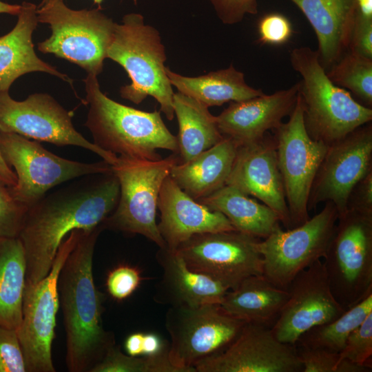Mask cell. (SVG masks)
Wrapping results in <instances>:
<instances>
[{"label":"cell","mask_w":372,"mask_h":372,"mask_svg":"<svg viewBox=\"0 0 372 372\" xmlns=\"http://www.w3.org/2000/svg\"><path fill=\"white\" fill-rule=\"evenodd\" d=\"M347 210L372 215V171L362 178L351 190Z\"/></svg>","instance_id":"42"},{"label":"cell","mask_w":372,"mask_h":372,"mask_svg":"<svg viewBox=\"0 0 372 372\" xmlns=\"http://www.w3.org/2000/svg\"><path fill=\"white\" fill-rule=\"evenodd\" d=\"M372 312L349 336L345 346L339 353L340 360L371 367Z\"/></svg>","instance_id":"34"},{"label":"cell","mask_w":372,"mask_h":372,"mask_svg":"<svg viewBox=\"0 0 372 372\" xmlns=\"http://www.w3.org/2000/svg\"><path fill=\"white\" fill-rule=\"evenodd\" d=\"M226 185L258 198L278 214L285 227L291 228L273 136L267 133L257 141L238 147Z\"/></svg>","instance_id":"19"},{"label":"cell","mask_w":372,"mask_h":372,"mask_svg":"<svg viewBox=\"0 0 372 372\" xmlns=\"http://www.w3.org/2000/svg\"><path fill=\"white\" fill-rule=\"evenodd\" d=\"M288 296L287 289L276 287L263 275H256L229 290L220 304L227 313L245 322L271 328Z\"/></svg>","instance_id":"26"},{"label":"cell","mask_w":372,"mask_h":372,"mask_svg":"<svg viewBox=\"0 0 372 372\" xmlns=\"http://www.w3.org/2000/svg\"><path fill=\"white\" fill-rule=\"evenodd\" d=\"M290 61L302 78L299 94L304 125L311 138L329 145L371 121L372 109L331 81L317 50L309 47L294 48Z\"/></svg>","instance_id":"5"},{"label":"cell","mask_w":372,"mask_h":372,"mask_svg":"<svg viewBox=\"0 0 372 372\" xmlns=\"http://www.w3.org/2000/svg\"><path fill=\"white\" fill-rule=\"evenodd\" d=\"M142 277L138 269L127 265H121L107 274L106 287L110 295L117 300L130 296L138 288Z\"/></svg>","instance_id":"37"},{"label":"cell","mask_w":372,"mask_h":372,"mask_svg":"<svg viewBox=\"0 0 372 372\" xmlns=\"http://www.w3.org/2000/svg\"><path fill=\"white\" fill-rule=\"evenodd\" d=\"M26 260L19 238L0 236V326L17 331L22 320Z\"/></svg>","instance_id":"30"},{"label":"cell","mask_w":372,"mask_h":372,"mask_svg":"<svg viewBox=\"0 0 372 372\" xmlns=\"http://www.w3.org/2000/svg\"><path fill=\"white\" fill-rule=\"evenodd\" d=\"M143 333L136 332L127 337L124 343L127 354L132 356L143 355Z\"/></svg>","instance_id":"44"},{"label":"cell","mask_w":372,"mask_h":372,"mask_svg":"<svg viewBox=\"0 0 372 372\" xmlns=\"http://www.w3.org/2000/svg\"><path fill=\"white\" fill-rule=\"evenodd\" d=\"M338 218L335 205L327 201L323 209L300 225L283 231L280 227L259 241L263 276L287 290L293 278L324 258Z\"/></svg>","instance_id":"12"},{"label":"cell","mask_w":372,"mask_h":372,"mask_svg":"<svg viewBox=\"0 0 372 372\" xmlns=\"http://www.w3.org/2000/svg\"><path fill=\"white\" fill-rule=\"evenodd\" d=\"M196 372H300L302 366L293 345L280 342L271 328L246 322L221 352L195 366Z\"/></svg>","instance_id":"18"},{"label":"cell","mask_w":372,"mask_h":372,"mask_svg":"<svg viewBox=\"0 0 372 372\" xmlns=\"http://www.w3.org/2000/svg\"><path fill=\"white\" fill-rule=\"evenodd\" d=\"M287 123L275 129L278 165L281 174L291 228L309 218L308 200L311 187L329 145L313 140L307 132L298 93Z\"/></svg>","instance_id":"13"},{"label":"cell","mask_w":372,"mask_h":372,"mask_svg":"<svg viewBox=\"0 0 372 372\" xmlns=\"http://www.w3.org/2000/svg\"><path fill=\"white\" fill-rule=\"evenodd\" d=\"M89 110L85 125L100 148L142 160L161 158L159 149L178 153L177 137L164 123L159 111L145 112L121 104L102 92L97 76L83 80Z\"/></svg>","instance_id":"3"},{"label":"cell","mask_w":372,"mask_h":372,"mask_svg":"<svg viewBox=\"0 0 372 372\" xmlns=\"http://www.w3.org/2000/svg\"><path fill=\"white\" fill-rule=\"evenodd\" d=\"M312 26L318 43L320 61L326 69L349 50L356 0H290Z\"/></svg>","instance_id":"24"},{"label":"cell","mask_w":372,"mask_h":372,"mask_svg":"<svg viewBox=\"0 0 372 372\" xmlns=\"http://www.w3.org/2000/svg\"><path fill=\"white\" fill-rule=\"evenodd\" d=\"M57 0H41L40 3L39 4L38 7L41 6L44 4H46L48 3ZM94 3L97 4L99 7L101 6V3H103V0H93Z\"/></svg>","instance_id":"48"},{"label":"cell","mask_w":372,"mask_h":372,"mask_svg":"<svg viewBox=\"0 0 372 372\" xmlns=\"http://www.w3.org/2000/svg\"><path fill=\"white\" fill-rule=\"evenodd\" d=\"M287 291L288 298L271 327L281 342L294 346L304 333L346 311L334 298L320 260L300 272Z\"/></svg>","instance_id":"17"},{"label":"cell","mask_w":372,"mask_h":372,"mask_svg":"<svg viewBox=\"0 0 372 372\" xmlns=\"http://www.w3.org/2000/svg\"><path fill=\"white\" fill-rule=\"evenodd\" d=\"M0 132L58 146L80 147L112 165L118 157L87 140L74 128L71 114L46 93L32 94L25 100L17 101L12 99L9 91L0 92Z\"/></svg>","instance_id":"15"},{"label":"cell","mask_w":372,"mask_h":372,"mask_svg":"<svg viewBox=\"0 0 372 372\" xmlns=\"http://www.w3.org/2000/svg\"><path fill=\"white\" fill-rule=\"evenodd\" d=\"M119 194L112 171L82 176L29 207L18 237L25 251V281L34 283L44 278L64 238L74 229L101 225L116 208Z\"/></svg>","instance_id":"1"},{"label":"cell","mask_w":372,"mask_h":372,"mask_svg":"<svg viewBox=\"0 0 372 372\" xmlns=\"http://www.w3.org/2000/svg\"><path fill=\"white\" fill-rule=\"evenodd\" d=\"M372 312V293L347 309L341 316L327 323L316 326L298 340L300 347L322 349L340 353L350 334Z\"/></svg>","instance_id":"31"},{"label":"cell","mask_w":372,"mask_h":372,"mask_svg":"<svg viewBox=\"0 0 372 372\" xmlns=\"http://www.w3.org/2000/svg\"><path fill=\"white\" fill-rule=\"evenodd\" d=\"M39 23L48 24L51 35L38 50L76 64L98 76L112 39L116 22L99 9L72 10L63 0L37 6Z\"/></svg>","instance_id":"6"},{"label":"cell","mask_w":372,"mask_h":372,"mask_svg":"<svg viewBox=\"0 0 372 372\" xmlns=\"http://www.w3.org/2000/svg\"><path fill=\"white\" fill-rule=\"evenodd\" d=\"M165 319L171 338L169 358L183 372H196L198 362L223 351L246 323L220 304L169 307Z\"/></svg>","instance_id":"11"},{"label":"cell","mask_w":372,"mask_h":372,"mask_svg":"<svg viewBox=\"0 0 372 372\" xmlns=\"http://www.w3.org/2000/svg\"><path fill=\"white\" fill-rule=\"evenodd\" d=\"M372 171L371 122L329 145L314 178L308 200L311 210L322 202H332L338 216L347 211L354 186Z\"/></svg>","instance_id":"16"},{"label":"cell","mask_w":372,"mask_h":372,"mask_svg":"<svg viewBox=\"0 0 372 372\" xmlns=\"http://www.w3.org/2000/svg\"><path fill=\"white\" fill-rule=\"evenodd\" d=\"M21 6L10 4L0 0V14H8L17 16L21 11Z\"/></svg>","instance_id":"47"},{"label":"cell","mask_w":372,"mask_h":372,"mask_svg":"<svg viewBox=\"0 0 372 372\" xmlns=\"http://www.w3.org/2000/svg\"><path fill=\"white\" fill-rule=\"evenodd\" d=\"M156 259L163 269L154 296L159 304L169 307L220 304L229 291L210 277L190 269L176 250L160 248Z\"/></svg>","instance_id":"22"},{"label":"cell","mask_w":372,"mask_h":372,"mask_svg":"<svg viewBox=\"0 0 372 372\" xmlns=\"http://www.w3.org/2000/svg\"><path fill=\"white\" fill-rule=\"evenodd\" d=\"M297 354L302 372H335L339 353L322 349L299 347Z\"/></svg>","instance_id":"39"},{"label":"cell","mask_w":372,"mask_h":372,"mask_svg":"<svg viewBox=\"0 0 372 372\" xmlns=\"http://www.w3.org/2000/svg\"><path fill=\"white\" fill-rule=\"evenodd\" d=\"M81 229L72 231L63 240L49 273L34 283L25 281L22 320L17 333L27 372H55L52 346L59 309L58 279L61 269L75 247Z\"/></svg>","instance_id":"9"},{"label":"cell","mask_w":372,"mask_h":372,"mask_svg":"<svg viewBox=\"0 0 372 372\" xmlns=\"http://www.w3.org/2000/svg\"><path fill=\"white\" fill-rule=\"evenodd\" d=\"M169 347L154 355L132 356L116 344L90 372H183L168 355Z\"/></svg>","instance_id":"33"},{"label":"cell","mask_w":372,"mask_h":372,"mask_svg":"<svg viewBox=\"0 0 372 372\" xmlns=\"http://www.w3.org/2000/svg\"><path fill=\"white\" fill-rule=\"evenodd\" d=\"M169 347L167 342L153 333H144L143 342V355H154L160 353Z\"/></svg>","instance_id":"43"},{"label":"cell","mask_w":372,"mask_h":372,"mask_svg":"<svg viewBox=\"0 0 372 372\" xmlns=\"http://www.w3.org/2000/svg\"><path fill=\"white\" fill-rule=\"evenodd\" d=\"M173 108L178 123L179 163L190 161L224 138L216 116L197 100L178 92L173 96Z\"/></svg>","instance_id":"29"},{"label":"cell","mask_w":372,"mask_h":372,"mask_svg":"<svg viewBox=\"0 0 372 372\" xmlns=\"http://www.w3.org/2000/svg\"><path fill=\"white\" fill-rule=\"evenodd\" d=\"M0 181L5 185L9 187H14L17 185V177L16 174L11 169L0 152Z\"/></svg>","instance_id":"45"},{"label":"cell","mask_w":372,"mask_h":372,"mask_svg":"<svg viewBox=\"0 0 372 372\" xmlns=\"http://www.w3.org/2000/svg\"><path fill=\"white\" fill-rule=\"evenodd\" d=\"M0 152L16 171L17 185L8 187L11 194L28 207L66 181L112 171V165L104 160L92 163L68 160L15 133L0 132Z\"/></svg>","instance_id":"10"},{"label":"cell","mask_w":372,"mask_h":372,"mask_svg":"<svg viewBox=\"0 0 372 372\" xmlns=\"http://www.w3.org/2000/svg\"><path fill=\"white\" fill-rule=\"evenodd\" d=\"M372 367L359 364L347 360H340L335 372H369Z\"/></svg>","instance_id":"46"},{"label":"cell","mask_w":372,"mask_h":372,"mask_svg":"<svg viewBox=\"0 0 372 372\" xmlns=\"http://www.w3.org/2000/svg\"><path fill=\"white\" fill-rule=\"evenodd\" d=\"M21 6L15 26L0 37V92L9 91L17 79L32 72L48 73L72 85L73 80L68 75L36 54L32 38L39 23L37 6L29 1Z\"/></svg>","instance_id":"23"},{"label":"cell","mask_w":372,"mask_h":372,"mask_svg":"<svg viewBox=\"0 0 372 372\" xmlns=\"http://www.w3.org/2000/svg\"><path fill=\"white\" fill-rule=\"evenodd\" d=\"M258 41L263 44L280 45L291 37L293 30L289 20L280 13L262 17L258 24Z\"/></svg>","instance_id":"38"},{"label":"cell","mask_w":372,"mask_h":372,"mask_svg":"<svg viewBox=\"0 0 372 372\" xmlns=\"http://www.w3.org/2000/svg\"><path fill=\"white\" fill-rule=\"evenodd\" d=\"M323 265L331 292L344 309L372 293V215L338 216Z\"/></svg>","instance_id":"8"},{"label":"cell","mask_w":372,"mask_h":372,"mask_svg":"<svg viewBox=\"0 0 372 372\" xmlns=\"http://www.w3.org/2000/svg\"><path fill=\"white\" fill-rule=\"evenodd\" d=\"M348 50L372 59V18L355 12Z\"/></svg>","instance_id":"41"},{"label":"cell","mask_w":372,"mask_h":372,"mask_svg":"<svg viewBox=\"0 0 372 372\" xmlns=\"http://www.w3.org/2000/svg\"><path fill=\"white\" fill-rule=\"evenodd\" d=\"M178 162L175 153L156 161L118 156L112 169L119 183V198L101 224L104 229L140 234L166 247L156 222L157 202L165 179Z\"/></svg>","instance_id":"7"},{"label":"cell","mask_w":372,"mask_h":372,"mask_svg":"<svg viewBox=\"0 0 372 372\" xmlns=\"http://www.w3.org/2000/svg\"><path fill=\"white\" fill-rule=\"evenodd\" d=\"M107 58L121 65L131 83L120 88L121 96L139 104L152 96L161 111L172 121L174 117L172 85L165 72L166 53L159 32L145 23L139 13H128L116 23Z\"/></svg>","instance_id":"4"},{"label":"cell","mask_w":372,"mask_h":372,"mask_svg":"<svg viewBox=\"0 0 372 372\" xmlns=\"http://www.w3.org/2000/svg\"><path fill=\"white\" fill-rule=\"evenodd\" d=\"M197 201L225 215L236 231L258 238H267L280 227L273 209L230 185Z\"/></svg>","instance_id":"28"},{"label":"cell","mask_w":372,"mask_h":372,"mask_svg":"<svg viewBox=\"0 0 372 372\" xmlns=\"http://www.w3.org/2000/svg\"><path fill=\"white\" fill-rule=\"evenodd\" d=\"M299 93V82L271 94L231 102L216 116L221 134L238 145L257 141L275 130L293 111Z\"/></svg>","instance_id":"20"},{"label":"cell","mask_w":372,"mask_h":372,"mask_svg":"<svg viewBox=\"0 0 372 372\" xmlns=\"http://www.w3.org/2000/svg\"><path fill=\"white\" fill-rule=\"evenodd\" d=\"M212 5L218 17L227 25L240 22L247 14L258 12L256 0H208Z\"/></svg>","instance_id":"40"},{"label":"cell","mask_w":372,"mask_h":372,"mask_svg":"<svg viewBox=\"0 0 372 372\" xmlns=\"http://www.w3.org/2000/svg\"><path fill=\"white\" fill-rule=\"evenodd\" d=\"M165 72L171 85L178 92L197 100L208 107L220 106L227 102L244 101L264 94L261 90L247 85L244 74L233 65L196 77L180 75L167 67Z\"/></svg>","instance_id":"27"},{"label":"cell","mask_w":372,"mask_h":372,"mask_svg":"<svg viewBox=\"0 0 372 372\" xmlns=\"http://www.w3.org/2000/svg\"><path fill=\"white\" fill-rule=\"evenodd\" d=\"M0 372H27L17 331L0 326Z\"/></svg>","instance_id":"36"},{"label":"cell","mask_w":372,"mask_h":372,"mask_svg":"<svg viewBox=\"0 0 372 372\" xmlns=\"http://www.w3.org/2000/svg\"><path fill=\"white\" fill-rule=\"evenodd\" d=\"M239 145L225 137L185 163H177L169 176L187 194L199 200L226 185Z\"/></svg>","instance_id":"25"},{"label":"cell","mask_w":372,"mask_h":372,"mask_svg":"<svg viewBox=\"0 0 372 372\" xmlns=\"http://www.w3.org/2000/svg\"><path fill=\"white\" fill-rule=\"evenodd\" d=\"M260 238L236 230L194 235L176 249L187 266L229 290L245 278L263 274Z\"/></svg>","instance_id":"14"},{"label":"cell","mask_w":372,"mask_h":372,"mask_svg":"<svg viewBox=\"0 0 372 372\" xmlns=\"http://www.w3.org/2000/svg\"><path fill=\"white\" fill-rule=\"evenodd\" d=\"M327 73L335 85L350 91L368 107L372 106V59L348 50Z\"/></svg>","instance_id":"32"},{"label":"cell","mask_w":372,"mask_h":372,"mask_svg":"<svg viewBox=\"0 0 372 372\" xmlns=\"http://www.w3.org/2000/svg\"><path fill=\"white\" fill-rule=\"evenodd\" d=\"M157 208L161 213L157 227L171 250L196 234L236 230L225 215L193 199L169 175L161 186Z\"/></svg>","instance_id":"21"},{"label":"cell","mask_w":372,"mask_h":372,"mask_svg":"<svg viewBox=\"0 0 372 372\" xmlns=\"http://www.w3.org/2000/svg\"><path fill=\"white\" fill-rule=\"evenodd\" d=\"M102 225L81 230L58 279L59 304L66 335L65 362L70 372H90L115 344L103 324V294L96 287L93 256Z\"/></svg>","instance_id":"2"},{"label":"cell","mask_w":372,"mask_h":372,"mask_svg":"<svg viewBox=\"0 0 372 372\" xmlns=\"http://www.w3.org/2000/svg\"><path fill=\"white\" fill-rule=\"evenodd\" d=\"M28 209L0 181V236L18 238Z\"/></svg>","instance_id":"35"}]
</instances>
